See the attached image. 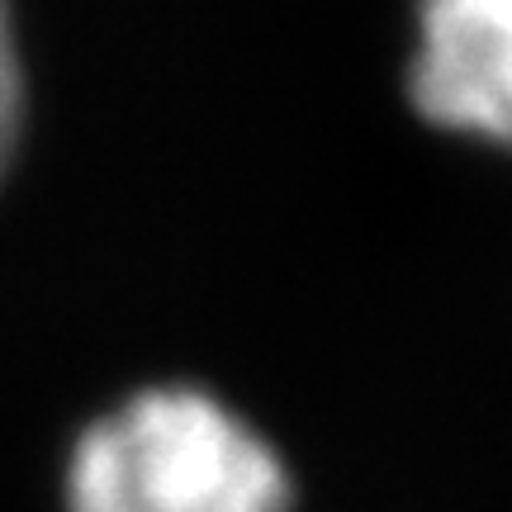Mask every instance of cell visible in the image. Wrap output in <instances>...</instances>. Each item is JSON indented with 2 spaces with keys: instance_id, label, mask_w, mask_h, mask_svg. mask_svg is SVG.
<instances>
[{
  "instance_id": "obj_1",
  "label": "cell",
  "mask_w": 512,
  "mask_h": 512,
  "mask_svg": "<svg viewBox=\"0 0 512 512\" xmlns=\"http://www.w3.org/2000/svg\"><path fill=\"white\" fill-rule=\"evenodd\" d=\"M271 441L204 389H147L76 441L67 512H285Z\"/></svg>"
},
{
  "instance_id": "obj_2",
  "label": "cell",
  "mask_w": 512,
  "mask_h": 512,
  "mask_svg": "<svg viewBox=\"0 0 512 512\" xmlns=\"http://www.w3.org/2000/svg\"><path fill=\"white\" fill-rule=\"evenodd\" d=\"M413 105L451 133L512 147V0H422Z\"/></svg>"
},
{
  "instance_id": "obj_3",
  "label": "cell",
  "mask_w": 512,
  "mask_h": 512,
  "mask_svg": "<svg viewBox=\"0 0 512 512\" xmlns=\"http://www.w3.org/2000/svg\"><path fill=\"white\" fill-rule=\"evenodd\" d=\"M19 100H24L19 53H15V34H10V10L0 0V171L10 162V147H15V133H19Z\"/></svg>"
}]
</instances>
